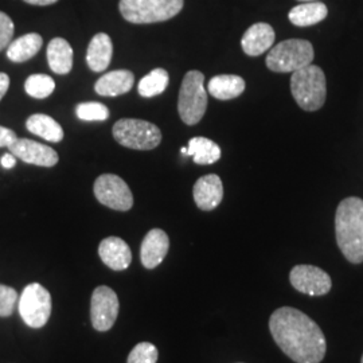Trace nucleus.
I'll return each instance as SVG.
<instances>
[{"mask_svg": "<svg viewBox=\"0 0 363 363\" xmlns=\"http://www.w3.org/2000/svg\"><path fill=\"white\" fill-rule=\"evenodd\" d=\"M269 330L276 345L296 363H320L327 343L320 327L304 312L281 307L273 312Z\"/></svg>", "mask_w": 363, "mask_h": 363, "instance_id": "1", "label": "nucleus"}, {"mask_svg": "<svg viewBox=\"0 0 363 363\" xmlns=\"http://www.w3.org/2000/svg\"><path fill=\"white\" fill-rule=\"evenodd\" d=\"M335 232L343 256L352 264L363 262V199L350 196L339 203Z\"/></svg>", "mask_w": 363, "mask_h": 363, "instance_id": "2", "label": "nucleus"}, {"mask_svg": "<svg viewBox=\"0 0 363 363\" xmlns=\"http://www.w3.org/2000/svg\"><path fill=\"white\" fill-rule=\"evenodd\" d=\"M291 91L298 106L313 112L320 109L325 101L327 82L319 66L308 65L292 73Z\"/></svg>", "mask_w": 363, "mask_h": 363, "instance_id": "3", "label": "nucleus"}, {"mask_svg": "<svg viewBox=\"0 0 363 363\" xmlns=\"http://www.w3.org/2000/svg\"><path fill=\"white\" fill-rule=\"evenodd\" d=\"M184 0H120L123 18L135 25H150L172 19L181 13Z\"/></svg>", "mask_w": 363, "mask_h": 363, "instance_id": "4", "label": "nucleus"}, {"mask_svg": "<svg viewBox=\"0 0 363 363\" xmlns=\"http://www.w3.org/2000/svg\"><path fill=\"white\" fill-rule=\"evenodd\" d=\"M203 82L205 76L198 70L186 73L182 81L178 112L182 121L187 125L198 124L206 113L208 91H205Z\"/></svg>", "mask_w": 363, "mask_h": 363, "instance_id": "5", "label": "nucleus"}, {"mask_svg": "<svg viewBox=\"0 0 363 363\" xmlns=\"http://www.w3.org/2000/svg\"><path fill=\"white\" fill-rule=\"evenodd\" d=\"M313 48L304 39H288L280 42L267 55V66L276 73H294L311 65Z\"/></svg>", "mask_w": 363, "mask_h": 363, "instance_id": "6", "label": "nucleus"}, {"mask_svg": "<svg viewBox=\"0 0 363 363\" xmlns=\"http://www.w3.org/2000/svg\"><path fill=\"white\" fill-rule=\"evenodd\" d=\"M112 133L117 143L132 150H154L162 142V132L155 124L139 118L118 120Z\"/></svg>", "mask_w": 363, "mask_h": 363, "instance_id": "7", "label": "nucleus"}, {"mask_svg": "<svg viewBox=\"0 0 363 363\" xmlns=\"http://www.w3.org/2000/svg\"><path fill=\"white\" fill-rule=\"evenodd\" d=\"M52 295L43 286L31 283L25 286L18 300V311L30 328H42L52 316Z\"/></svg>", "mask_w": 363, "mask_h": 363, "instance_id": "8", "label": "nucleus"}, {"mask_svg": "<svg viewBox=\"0 0 363 363\" xmlns=\"http://www.w3.org/2000/svg\"><path fill=\"white\" fill-rule=\"evenodd\" d=\"M94 195L106 208L128 211L133 206V195L128 184L113 174L100 175L94 182Z\"/></svg>", "mask_w": 363, "mask_h": 363, "instance_id": "9", "label": "nucleus"}, {"mask_svg": "<svg viewBox=\"0 0 363 363\" xmlns=\"http://www.w3.org/2000/svg\"><path fill=\"white\" fill-rule=\"evenodd\" d=\"M120 310L117 294L109 286H97L91 298V325L99 333L109 331L115 323Z\"/></svg>", "mask_w": 363, "mask_h": 363, "instance_id": "10", "label": "nucleus"}, {"mask_svg": "<svg viewBox=\"0 0 363 363\" xmlns=\"http://www.w3.org/2000/svg\"><path fill=\"white\" fill-rule=\"evenodd\" d=\"M289 280L296 291L310 296H323L333 286L331 277L313 265H296L291 271Z\"/></svg>", "mask_w": 363, "mask_h": 363, "instance_id": "11", "label": "nucleus"}, {"mask_svg": "<svg viewBox=\"0 0 363 363\" xmlns=\"http://www.w3.org/2000/svg\"><path fill=\"white\" fill-rule=\"evenodd\" d=\"M7 148L15 157L23 160L27 164L52 167L58 163V154L55 150L30 139H16Z\"/></svg>", "mask_w": 363, "mask_h": 363, "instance_id": "12", "label": "nucleus"}, {"mask_svg": "<svg viewBox=\"0 0 363 363\" xmlns=\"http://www.w3.org/2000/svg\"><path fill=\"white\" fill-rule=\"evenodd\" d=\"M169 249V238L167 233L162 229H152L145 234L142 247L140 259L144 268L155 269L163 259H166Z\"/></svg>", "mask_w": 363, "mask_h": 363, "instance_id": "13", "label": "nucleus"}, {"mask_svg": "<svg viewBox=\"0 0 363 363\" xmlns=\"http://www.w3.org/2000/svg\"><path fill=\"white\" fill-rule=\"evenodd\" d=\"M195 203L203 211H211L220 206L223 198V184L216 174L205 175L195 182L193 189Z\"/></svg>", "mask_w": 363, "mask_h": 363, "instance_id": "14", "label": "nucleus"}, {"mask_svg": "<svg viewBox=\"0 0 363 363\" xmlns=\"http://www.w3.org/2000/svg\"><path fill=\"white\" fill-rule=\"evenodd\" d=\"M99 256L105 265L113 271H125L132 262L130 247L118 237H108L100 242Z\"/></svg>", "mask_w": 363, "mask_h": 363, "instance_id": "15", "label": "nucleus"}, {"mask_svg": "<svg viewBox=\"0 0 363 363\" xmlns=\"http://www.w3.org/2000/svg\"><path fill=\"white\" fill-rule=\"evenodd\" d=\"M274 30L268 23H256L247 28L241 39L242 50L250 57H259L274 43Z\"/></svg>", "mask_w": 363, "mask_h": 363, "instance_id": "16", "label": "nucleus"}, {"mask_svg": "<svg viewBox=\"0 0 363 363\" xmlns=\"http://www.w3.org/2000/svg\"><path fill=\"white\" fill-rule=\"evenodd\" d=\"M133 82L135 76L130 70H113L97 79L94 91L100 96L116 97L128 93L133 86Z\"/></svg>", "mask_w": 363, "mask_h": 363, "instance_id": "17", "label": "nucleus"}, {"mask_svg": "<svg viewBox=\"0 0 363 363\" xmlns=\"http://www.w3.org/2000/svg\"><path fill=\"white\" fill-rule=\"evenodd\" d=\"M112 55H113V45L109 35L105 33L96 34L89 42L88 52H86V62L89 69L96 73L106 70L111 64Z\"/></svg>", "mask_w": 363, "mask_h": 363, "instance_id": "18", "label": "nucleus"}, {"mask_svg": "<svg viewBox=\"0 0 363 363\" xmlns=\"http://www.w3.org/2000/svg\"><path fill=\"white\" fill-rule=\"evenodd\" d=\"M208 91L217 100H233L245 91V81L235 74H220L208 81Z\"/></svg>", "mask_w": 363, "mask_h": 363, "instance_id": "19", "label": "nucleus"}, {"mask_svg": "<svg viewBox=\"0 0 363 363\" xmlns=\"http://www.w3.org/2000/svg\"><path fill=\"white\" fill-rule=\"evenodd\" d=\"M48 62L54 73L67 74L73 67V49L64 38H52L48 46Z\"/></svg>", "mask_w": 363, "mask_h": 363, "instance_id": "20", "label": "nucleus"}, {"mask_svg": "<svg viewBox=\"0 0 363 363\" xmlns=\"http://www.w3.org/2000/svg\"><path fill=\"white\" fill-rule=\"evenodd\" d=\"M42 45L43 39L37 33L22 35L11 40V43L7 46V58L16 64L26 62L38 54Z\"/></svg>", "mask_w": 363, "mask_h": 363, "instance_id": "21", "label": "nucleus"}, {"mask_svg": "<svg viewBox=\"0 0 363 363\" xmlns=\"http://www.w3.org/2000/svg\"><path fill=\"white\" fill-rule=\"evenodd\" d=\"M328 13L327 6L320 1H307L304 4H298L294 7L288 18L292 25L298 27L313 26L325 21Z\"/></svg>", "mask_w": 363, "mask_h": 363, "instance_id": "22", "label": "nucleus"}, {"mask_svg": "<svg viewBox=\"0 0 363 363\" xmlns=\"http://www.w3.org/2000/svg\"><path fill=\"white\" fill-rule=\"evenodd\" d=\"M26 128L33 135H37L50 143H60L64 139L62 127L52 117L43 113H35L28 117Z\"/></svg>", "mask_w": 363, "mask_h": 363, "instance_id": "23", "label": "nucleus"}, {"mask_svg": "<svg viewBox=\"0 0 363 363\" xmlns=\"http://www.w3.org/2000/svg\"><path fill=\"white\" fill-rule=\"evenodd\" d=\"M187 155L193 156L196 164L208 166L218 162L220 157V145L208 138H193L189 142Z\"/></svg>", "mask_w": 363, "mask_h": 363, "instance_id": "24", "label": "nucleus"}, {"mask_svg": "<svg viewBox=\"0 0 363 363\" xmlns=\"http://www.w3.org/2000/svg\"><path fill=\"white\" fill-rule=\"evenodd\" d=\"M169 73L164 69H154L145 77L140 79L138 91L142 97H155L162 94L169 86Z\"/></svg>", "mask_w": 363, "mask_h": 363, "instance_id": "25", "label": "nucleus"}, {"mask_svg": "<svg viewBox=\"0 0 363 363\" xmlns=\"http://www.w3.org/2000/svg\"><path fill=\"white\" fill-rule=\"evenodd\" d=\"M55 89V82L46 74H31L25 82V91L28 96L43 100L49 97Z\"/></svg>", "mask_w": 363, "mask_h": 363, "instance_id": "26", "label": "nucleus"}, {"mask_svg": "<svg viewBox=\"0 0 363 363\" xmlns=\"http://www.w3.org/2000/svg\"><path fill=\"white\" fill-rule=\"evenodd\" d=\"M76 115L84 121H105L109 117V109L101 103H81L76 108Z\"/></svg>", "mask_w": 363, "mask_h": 363, "instance_id": "27", "label": "nucleus"}, {"mask_svg": "<svg viewBox=\"0 0 363 363\" xmlns=\"http://www.w3.org/2000/svg\"><path fill=\"white\" fill-rule=\"evenodd\" d=\"M157 358L159 351L155 345L150 342H140L130 351L127 363H156Z\"/></svg>", "mask_w": 363, "mask_h": 363, "instance_id": "28", "label": "nucleus"}, {"mask_svg": "<svg viewBox=\"0 0 363 363\" xmlns=\"http://www.w3.org/2000/svg\"><path fill=\"white\" fill-rule=\"evenodd\" d=\"M19 300L18 292L13 286L0 284V318H9L13 315Z\"/></svg>", "mask_w": 363, "mask_h": 363, "instance_id": "29", "label": "nucleus"}, {"mask_svg": "<svg viewBox=\"0 0 363 363\" xmlns=\"http://www.w3.org/2000/svg\"><path fill=\"white\" fill-rule=\"evenodd\" d=\"M13 31H15V26H13V19L7 13L0 11V52L11 43Z\"/></svg>", "mask_w": 363, "mask_h": 363, "instance_id": "30", "label": "nucleus"}, {"mask_svg": "<svg viewBox=\"0 0 363 363\" xmlns=\"http://www.w3.org/2000/svg\"><path fill=\"white\" fill-rule=\"evenodd\" d=\"M16 139V133L13 130L0 125V147H9Z\"/></svg>", "mask_w": 363, "mask_h": 363, "instance_id": "31", "label": "nucleus"}, {"mask_svg": "<svg viewBox=\"0 0 363 363\" xmlns=\"http://www.w3.org/2000/svg\"><path fill=\"white\" fill-rule=\"evenodd\" d=\"M10 86V77L6 73H0V100L6 96Z\"/></svg>", "mask_w": 363, "mask_h": 363, "instance_id": "32", "label": "nucleus"}, {"mask_svg": "<svg viewBox=\"0 0 363 363\" xmlns=\"http://www.w3.org/2000/svg\"><path fill=\"white\" fill-rule=\"evenodd\" d=\"M0 163H1V166H3L4 169H13V166L16 164V157H15L11 152H10V154H4V155L1 156Z\"/></svg>", "mask_w": 363, "mask_h": 363, "instance_id": "33", "label": "nucleus"}, {"mask_svg": "<svg viewBox=\"0 0 363 363\" xmlns=\"http://www.w3.org/2000/svg\"><path fill=\"white\" fill-rule=\"evenodd\" d=\"M23 1L27 4H31V6H52L58 0H23Z\"/></svg>", "mask_w": 363, "mask_h": 363, "instance_id": "34", "label": "nucleus"}, {"mask_svg": "<svg viewBox=\"0 0 363 363\" xmlns=\"http://www.w3.org/2000/svg\"><path fill=\"white\" fill-rule=\"evenodd\" d=\"M182 154H184V155H187V148H182Z\"/></svg>", "mask_w": 363, "mask_h": 363, "instance_id": "35", "label": "nucleus"}, {"mask_svg": "<svg viewBox=\"0 0 363 363\" xmlns=\"http://www.w3.org/2000/svg\"><path fill=\"white\" fill-rule=\"evenodd\" d=\"M298 1H306L307 3V1H316V0H298Z\"/></svg>", "mask_w": 363, "mask_h": 363, "instance_id": "36", "label": "nucleus"}, {"mask_svg": "<svg viewBox=\"0 0 363 363\" xmlns=\"http://www.w3.org/2000/svg\"><path fill=\"white\" fill-rule=\"evenodd\" d=\"M361 363H363V355H362V361H361Z\"/></svg>", "mask_w": 363, "mask_h": 363, "instance_id": "37", "label": "nucleus"}]
</instances>
